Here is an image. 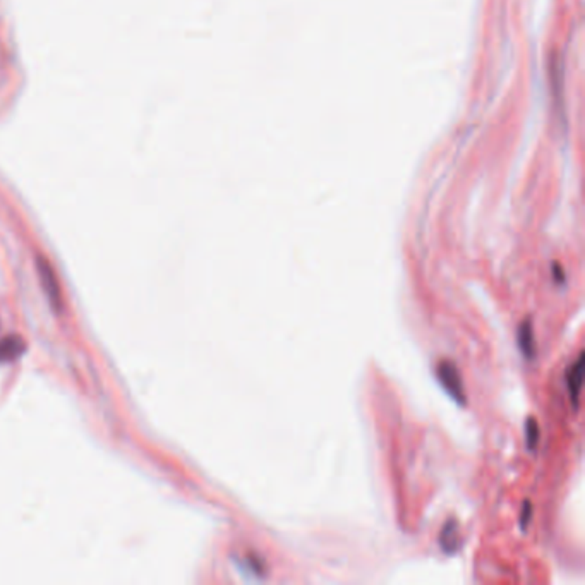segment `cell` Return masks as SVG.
<instances>
[{
	"instance_id": "cell-1",
	"label": "cell",
	"mask_w": 585,
	"mask_h": 585,
	"mask_svg": "<svg viewBox=\"0 0 585 585\" xmlns=\"http://www.w3.org/2000/svg\"><path fill=\"white\" fill-rule=\"evenodd\" d=\"M436 376L440 380L441 387L448 391L451 398H453L457 404L465 405V391H464V383H462V376L458 373L457 366L451 362H440V366L436 367Z\"/></svg>"
},
{
	"instance_id": "cell-2",
	"label": "cell",
	"mask_w": 585,
	"mask_h": 585,
	"mask_svg": "<svg viewBox=\"0 0 585 585\" xmlns=\"http://www.w3.org/2000/svg\"><path fill=\"white\" fill-rule=\"evenodd\" d=\"M584 383V356H579L575 364H572L568 371H566V384H568L570 398L573 400V405L579 404V395L582 390Z\"/></svg>"
},
{
	"instance_id": "cell-3",
	"label": "cell",
	"mask_w": 585,
	"mask_h": 585,
	"mask_svg": "<svg viewBox=\"0 0 585 585\" xmlns=\"http://www.w3.org/2000/svg\"><path fill=\"white\" fill-rule=\"evenodd\" d=\"M440 544L443 551L455 553L460 548V535H458V524L455 520H450L443 527V532L440 535Z\"/></svg>"
},
{
	"instance_id": "cell-4",
	"label": "cell",
	"mask_w": 585,
	"mask_h": 585,
	"mask_svg": "<svg viewBox=\"0 0 585 585\" xmlns=\"http://www.w3.org/2000/svg\"><path fill=\"white\" fill-rule=\"evenodd\" d=\"M518 345H520V350L525 357H534V330H532L531 321H525L518 328Z\"/></svg>"
},
{
	"instance_id": "cell-5",
	"label": "cell",
	"mask_w": 585,
	"mask_h": 585,
	"mask_svg": "<svg viewBox=\"0 0 585 585\" xmlns=\"http://www.w3.org/2000/svg\"><path fill=\"white\" fill-rule=\"evenodd\" d=\"M525 434H527V447L528 450H532V448L537 444L539 440V426L537 422H535L534 419H528L527 420V427H525Z\"/></svg>"
},
{
	"instance_id": "cell-6",
	"label": "cell",
	"mask_w": 585,
	"mask_h": 585,
	"mask_svg": "<svg viewBox=\"0 0 585 585\" xmlns=\"http://www.w3.org/2000/svg\"><path fill=\"white\" fill-rule=\"evenodd\" d=\"M531 515H532V506H531V503L525 502V504H524V511H522V527H525V525H527V522H528V518H531Z\"/></svg>"
}]
</instances>
